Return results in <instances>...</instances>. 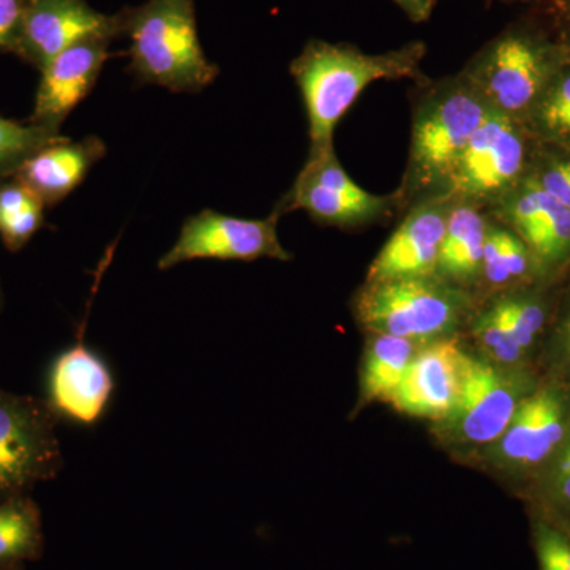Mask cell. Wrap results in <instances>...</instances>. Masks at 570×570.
Returning <instances> with one entry per match:
<instances>
[{"label":"cell","instance_id":"f1b7e54d","mask_svg":"<svg viewBox=\"0 0 570 570\" xmlns=\"http://www.w3.org/2000/svg\"><path fill=\"white\" fill-rule=\"evenodd\" d=\"M531 539L539 570H570V530L530 508Z\"/></svg>","mask_w":570,"mask_h":570},{"label":"cell","instance_id":"5bb4252c","mask_svg":"<svg viewBox=\"0 0 570 570\" xmlns=\"http://www.w3.org/2000/svg\"><path fill=\"white\" fill-rule=\"evenodd\" d=\"M119 21L92 10L82 0H28L17 52L41 70L73 45L110 39Z\"/></svg>","mask_w":570,"mask_h":570},{"label":"cell","instance_id":"ac0fdd59","mask_svg":"<svg viewBox=\"0 0 570 570\" xmlns=\"http://www.w3.org/2000/svg\"><path fill=\"white\" fill-rule=\"evenodd\" d=\"M105 154L107 146L100 138L86 137L80 141L63 138L32 154L13 178L36 194L45 206H52L73 193Z\"/></svg>","mask_w":570,"mask_h":570},{"label":"cell","instance_id":"603a6c76","mask_svg":"<svg viewBox=\"0 0 570 570\" xmlns=\"http://www.w3.org/2000/svg\"><path fill=\"white\" fill-rule=\"evenodd\" d=\"M538 142L570 151V56L524 121Z\"/></svg>","mask_w":570,"mask_h":570},{"label":"cell","instance_id":"e0dca14e","mask_svg":"<svg viewBox=\"0 0 570 570\" xmlns=\"http://www.w3.org/2000/svg\"><path fill=\"white\" fill-rule=\"evenodd\" d=\"M108 59V39H91L73 45L41 69L31 122L61 129L75 108L96 86Z\"/></svg>","mask_w":570,"mask_h":570},{"label":"cell","instance_id":"30bf717a","mask_svg":"<svg viewBox=\"0 0 570 570\" xmlns=\"http://www.w3.org/2000/svg\"><path fill=\"white\" fill-rule=\"evenodd\" d=\"M61 463L50 412L28 397L0 392V501L52 478Z\"/></svg>","mask_w":570,"mask_h":570},{"label":"cell","instance_id":"cb8c5ba5","mask_svg":"<svg viewBox=\"0 0 570 570\" xmlns=\"http://www.w3.org/2000/svg\"><path fill=\"white\" fill-rule=\"evenodd\" d=\"M47 206L28 187L11 178L0 183V238L11 253L22 249L43 224Z\"/></svg>","mask_w":570,"mask_h":570},{"label":"cell","instance_id":"d6986e66","mask_svg":"<svg viewBox=\"0 0 570 570\" xmlns=\"http://www.w3.org/2000/svg\"><path fill=\"white\" fill-rule=\"evenodd\" d=\"M489 219L480 206L453 198L439 253L436 276L472 296L482 268Z\"/></svg>","mask_w":570,"mask_h":570},{"label":"cell","instance_id":"d4e9b609","mask_svg":"<svg viewBox=\"0 0 570 570\" xmlns=\"http://www.w3.org/2000/svg\"><path fill=\"white\" fill-rule=\"evenodd\" d=\"M466 332L480 352L494 365L512 370H535L531 356L482 303H478L472 311Z\"/></svg>","mask_w":570,"mask_h":570},{"label":"cell","instance_id":"f546056e","mask_svg":"<svg viewBox=\"0 0 570 570\" xmlns=\"http://www.w3.org/2000/svg\"><path fill=\"white\" fill-rule=\"evenodd\" d=\"M530 176L570 212V151L535 141Z\"/></svg>","mask_w":570,"mask_h":570},{"label":"cell","instance_id":"9c48e42d","mask_svg":"<svg viewBox=\"0 0 570 570\" xmlns=\"http://www.w3.org/2000/svg\"><path fill=\"white\" fill-rule=\"evenodd\" d=\"M534 148L524 124L490 112L461 154L450 197L489 212L530 175Z\"/></svg>","mask_w":570,"mask_h":570},{"label":"cell","instance_id":"ba28073f","mask_svg":"<svg viewBox=\"0 0 570 570\" xmlns=\"http://www.w3.org/2000/svg\"><path fill=\"white\" fill-rule=\"evenodd\" d=\"M569 439L570 387L542 377L485 456L498 474L523 493Z\"/></svg>","mask_w":570,"mask_h":570},{"label":"cell","instance_id":"3957f363","mask_svg":"<svg viewBox=\"0 0 570 570\" xmlns=\"http://www.w3.org/2000/svg\"><path fill=\"white\" fill-rule=\"evenodd\" d=\"M570 50L531 11L469 58L460 73L491 112L524 124Z\"/></svg>","mask_w":570,"mask_h":570},{"label":"cell","instance_id":"4fadbf2b","mask_svg":"<svg viewBox=\"0 0 570 570\" xmlns=\"http://www.w3.org/2000/svg\"><path fill=\"white\" fill-rule=\"evenodd\" d=\"M464 355L460 335L422 344L390 404L407 417L444 422L460 396Z\"/></svg>","mask_w":570,"mask_h":570},{"label":"cell","instance_id":"277c9868","mask_svg":"<svg viewBox=\"0 0 570 570\" xmlns=\"http://www.w3.org/2000/svg\"><path fill=\"white\" fill-rule=\"evenodd\" d=\"M474 307V296L436 275L365 283L354 298L356 322L367 333L419 344L460 335Z\"/></svg>","mask_w":570,"mask_h":570},{"label":"cell","instance_id":"d6a6232c","mask_svg":"<svg viewBox=\"0 0 570 570\" xmlns=\"http://www.w3.org/2000/svg\"><path fill=\"white\" fill-rule=\"evenodd\" d=\"M404 14L415 22V24H422L430 20L434 9H436L438 0H393Z\"/></svg>","mask_w":570,"mask_h":570},{"label":"cell","instance_id":"1f68e13d","mask_svg":"<svg viewBox=\"0 0 570 570\" xmlns=\"http://www.w3.org/2000/svg\"><path fill=\"white\" fill-rule=\"evenodd\" d=\"M28 0H0V51L17 52Z\"/></svg>","mask_w":570,"mask_h":570},{"label":"cell","instance_id":"7a4b0ae2","mask_svg":"<svg viewBox=\"0 0 570 570\" xmlns=\"http://www.w3.org/2000/svg\"><path fill=\"white\" fill-rule=\"evenodd\" d=\"M426 43L409 41L403 47L371 55L355 45L307 41L291 63L307 115L311 148L333 145L341 119L367 86L381 80H414L425 77L422 62Z\"/></svg>","mask_w":570,"mask_h":570},{"label":"cell","instance_id":"d590c367","mask_svg":"<svg viewBox=\"0 0 570 570\" xmlns=\"http://www.w3.org/2000/svg\"><path fill=\"white\" fill-rule=\"evenodd\" d=\"M493 2H494V0H487V6H489V7H490V6H491V3H493Z\"/></svg>","mask_w":570,"mask_h":570},{"label":"cell","instance_id":"4316f807","mask_svg":"<svg viewBox=\"0 0 570 570\" xmlns=\"http://www.w3.org/2000/svg\"><path fill=\"white\" fill-rule=\"evenodd\" d=\"M535 367L543 379L570 387V275L562 283Z\"/></svg>","mask_w":570,"mask_h":570},{"label":"cell","instance_id":"9a60e30c","mask_svg":"<svg viewBox=\"0 0 570 570\" xmlns=\"http://www.w3.org/2000/svg\"><path fill=\"white\" fill-rule=\"evenodd\" d=\"M453 197L431 198L409 208L367 268L365 283L436 275L439 253Z\"/></svg>","mask_w":570,"mask_h":570},{"label":"cell","instance_id":"5b68a950","mask_svg":"<svg viewBox=\"0 0 570 570\" xmlns=\"http://www.w3.org/2000/svg\"><path fill=\"white\" fill-rule=\"evenodd\" d=\"M130 58L141 82L174 92H197L219 69L198 40L194 0H148L127 20Z\"/></svg>","mask_w":570,"mask_h":570},{"label":"cell","instance_id":"ffe728a7","mask_svg":"<svg viewBox=\"0 0 570 570\" xmlns=\"http://www.w3.org/2000/svg\"><path fill=\"white\" fill-rule=\"evenodd\" d=\"M543 279L558 277L547 276L523 239L490 216L482 268L474 291L475 303L491 295Z\"/></svg>","mask_w":570,"mask_h":570},{"label":"cell","instance_id":"484cf974","mask_svg":"<svg viewBox=\"0 0 570 570\" xmlns=\"http://www.w3.org/2000/svg\"><path fill=\"white\" fill-rule=\"evenodd\" d=\"M521 494L527 499L528 508L546 513L570 530V439Z\"/></svg>","mask_w":570,"mask_h":570},{"label":"cell","instance_id":"e575fe53","mask_svg":"<svg viewBox=\"0 0 570 570\" xmlns=\"http://www.w3.org/2000/svg\"><path fill=\"white\" fill-rule=\"evenodd\" d=\"M0 570H22L21 566H11V568L0 569Z\"/></svg>","mask_w":570,"mask_h":570},{"label":"cell","instance_id":"8992f818","mask_svg":"<svg viewBox=\"0 0 570 570\" xmlns=\"http://www.w3.org/2000/svg\"><path fill=\"white\" fill-rule=\"evenodd\" d=\"M540 382L535 370L498 366L466 352L459 400L438 430L453 448L490 449Z\"/></svg>","mask_w":570,"mask_h":570},{"label":"cell","instance_id":"6da1fadb","mask_svg":"<svg viewBox=\"0 0 570 570\" xmlns=\"http://www.w3.org/2000/svg\"><path fill=\"white\" fill-rule=\"evenodd\" d=\"M411 145L396 193L400 216L431 198L448 197L461 154L490 115L463 75L415 81L411 94Z\"/></svg>","mask_w":570,"mask_h":570},{"label":"cell","instance_id":"7402d4cb","mask_svg":"<svg viewBox=\"0 0 570 570\" xmlns=\"http://www.w3.org/2000/svg\"><path fill=\"white\" fill-rule=\"evenodd\" d=\"M43 549L40 512L22 497L0 501V569L37 560Z\"/></svg>","mask_w":570,"mask_h":570},{"label":"cell","instance_id":"7c38bea8","mask_svg":"<svg viewBox=\"0 0 570 570\" xmlns=\"http://www.w3.org/2000/svg\"><path fill=\"white\" fill-rule=\"evenodd\" d=\"M487 213L523 239L547 276L569 275L570 212L530 175Z\"/></svg>","mask_w":570,"mask_h":570},{"label":"cell","instance_id":"52a82bcc","mask_svg":"<svg viewBox=\"0 0 570 570\" xmlns=\"http://www.w3.org/2000/svg\"><path fill=\"white\" fill-rule=\"evenodd\" d=\"M277 212H305L314 223L326 227H367L400 216V195L367 193L344 170L335 145L311 148L288 193L277 202Z\"/></svg>","mask_w":570,"mask_h":570},{"label":"cell","instance_id":"44dd1931","mask_svg":"<svg viewBox=\"0 0 570 570\" xmlns=\"http://www.w3.org/2000/svg\"><path fill=\"white\" fill-rule=\"evenodd\" d=\"M360 377V404L390 403L422 344L382 333H367Z\"/></svg>","mask_w":570,"mask_h":570},{"label":"cell","instance_id":"8fae6325","mask_svg":"<svg viewBox=\"0 0 570 570\" xmlns=\"http://www.w3.org/2000/svg\"><path fill=\"white\" fill-rule=\"evenodd\" d=\"M283 214L273 209L265 219H242L205 209L187 217L178 239L160 257L157 268L170 269L198 258L254 262L258 258L292 261V254L281 245L277 224Z\"/></svg>","mask_w":570,"mask_h":570},{"label":"cell","instance_id":"4dcf8cb0","mask_svg":"<svg viewBox=\"0 0 570 570\" xmlns=\"http://www.w3.org/2000/svg\"><path fill=\"white\" fill-rule=\"evenodd\" d=\"M524 7L570 50V0H530Z\"/></svg>","mask_w":570,"mask_h":570},{"label":"cell","instance_id":"83f0119b","mask_svg":"<svg viewBox=\"0 0 570 570\" xmlns=\"http://www.w3.org/2000/svg\"><path fill=\"white\" fill-rule=\"evenodd\" d=\"M63 138L59 130L50 127L21 124L0 116V183L13 178L32 154Z\"/></svg>","mask_w":570,"mask_h":570},{"label":"cell","instance_id":"2e32d148","mask_svg":"<svg viewBox=\"0 0 570 570\" xmlns=\"http://www.w3.org/2000/svg\"><path fill=\"white\" fill-rule=\"evenodd\" d=\"M115 390L110 365L85 343L82 332L77 343L52 362L48 396L51 411L59 417L82 426L96 425L110 406Z\"/></svg>","mask_w":570,"mask_h":570},{"label":"cell","instance_id":"836d02e7","mask_svg":"<svg viewBox=\"0 0 570 570\" xmlns=\"http://www.w3.org/2000/svg\"><path fill=\"white\" fill-rule=\"evenodd\" d=\"M502 2L521 3V6H527V3L530 2V0H502Z\"/></svg>","mask_w":570,"mask_h":570}]
</instances>
